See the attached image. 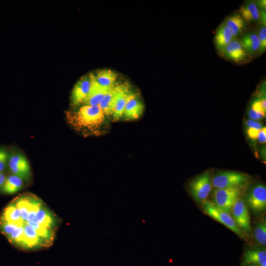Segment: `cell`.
<instances>
[{
	"instance_id": "6da1fadb",
	"label": "cell",
	"mask_w": 266,
	"mask_h": 266,
	"mask_svg": "<svg viewBox=\"0 0 266 266\" xmlns=\"http://www.w3.org/2000/svg\"><path fill=\"white\" fill-rule=\"evenodd\" d=\"M68 123L78 132L95 133L104 124L105 115L99 105H83L66 113Z\"/></svg>"
},
{
	"instance_id": "7a4b0ae2",
	"label": "cell",
	"mask_w": 266,
	"mask_h": 266,
	"mask_svg": "<svg viewBox=\"0 0 266 266\" xmlns=\"http://www.w3.org/2000/svg\"><path fill=\"white\" fill-rule=\"evenodd\" d=\"M237 187L216 189L214 193L213 205L218 209L230 213L236 200L240 198Z\"/></svg>"
},
{
	"instance_id": "3957f363",
	"label": "cell",
	"mask_w": 266,
	"mask_h": 266,
	"mask_svg": "<svg viewBox=\"0 0 266 266\" xmlns=\"http://www.w3.org/2000/svg\"><path fill=\"white\" fill-rule=\"evenodd\" d=\"M212 180L209 171H207L193 179L189 184L190 194L195 200L204 201L211 190Z\"/></svg>"
},
{
	"instance_id": "277c9868",
	"label": "cell",
	"mask_w": 266,
	"mask_h": 266,
	"mask_svg": "<svg viewBox=\"0 0 266 266\" xmlns=\"http://www.w3.org/2000/svg\"><path fill=\"white\" fill-rule=\"evenodd\" d=\"M203 208L208 215L226 226L239 237L243 236L241 230L237 226L230 213L220 210L212 202L208 201L204 202Z\"/></svg>"
},
{
	"instance_id": "5b68a950",
	"label": "cell",
	"mask_w": 266,
	"mask_h": 266,
	"mask_svg": "<svg viewBox=\"0 0 266 266\" xmlns=\"http://www.w3.org/2000/svg\"><path fill=\"white\" fill-rule=\"evenodd\" d=\"M129 88V85L125 82L117 83L107 92L99 104L105 116L112 115L118 98Z\"/></svg>"
},
{
	"instance_id": "8992f818",
	"label": "cell",
	"mask_w": 266,
	"mask_h": 266,
	"mask_svg": "<svg viewBox=\"0 0 266 266\" xmlns=\"http://www.w3.org/2000/svg\"><path fill=\"white\" fill-rule=\"evenodd\" d=\"M247 176L243 173L234 171H224L217 174L212 180V184L216 189L237 187L244 183Z\"/></svg>"
},
{
	"instance_id": "52a82bcc",
	"label": "cell",
	"mask_w": 266,
	"mask_h": 266,
	"mask_svg": "<svg viewBox=\"0 0 266 266\" xmlns=\"http://www.w3.org/2000/svg\"><path fill=\"white\" fill-rule=\"evenodd\" d=\"M8 168L12 174L24 180H28L31 176L30 164L26 157L21 153L14 152L9 155Z\"/></svg>"
},
{
	"instance_id": "ba28073f",
	"label": "cell",
	"mask_w": 266,
	"mask_h": 266,
	"mask_svg": "<svg viewBox=\"0 0 266 266\" xmlns=\"http://www.w3.org/2000/svg\"><path fill=\"white\" fill-rule=\"evenodd\" d=\"M246 201L255 212H260L266 208V188L263 184L253 186L246 196Z\"/></svg>"
},
{
	"instance_id": "9c48e42d",
	"label": "cell",
	"mask_w": 266,
	"mask_h": 266,
	"mask_svg": "<svg viewBox=\"0 0 266 266\" xmlns=\"http://www.w3.org/2000/svg\"><path fill=\"white\" fill-rule=\"evenodd\" d=\"M231 211L233 218L237 226L245 232L251 230V222L247 206L243 200L239 198L234 203Z\"/></svg>"
},
{
	"instance_id": "30bf717a",
	"label": "cell",
	"mask_w": 266,
	"mask_h": 266,
	"mask_svg": "<svg viewBox=\"0 0 266 266\" xmlns=\"http://www.w3.org/2000/svg\"><path fill=\"white\" fill-rule=\"evenodd\" d=\"M91 81L89 74L82 77L75 84L71 92L70 101L73 106H78L88 95L91 88Z\"/></svg>"
},
{
	"instance_id": "8fae6325",
	"label": "cell",
	"mask_w": 266,
	"mask_h": 266,
	"mask_svg": "<svg viewBox=\"0 0 266 266\" xmlns=\"http://www.w3.org/2000/svg\"><path fill=\"white\" fill-rule=\"evenodd\" d=\"M229 60L237 63L247 61L249 55L239 40L233 39L221 52Z\"/></svg>"
},
{
	"instance_id": "7c38bea8",
	"label": "cell",
	"mask_w": 266,
	"mask_h": 266,
	"mask_svg": "<svg viewBox=\"0 0 266 266\" xmlns=\"http://www.w3.org/2000/svg\"><path fill=\"white\" fill-rule=\"evenodd\" d=\"M144 109L142 101L137 94L133 93L125 106L122 118L128 121L137 119L143 113Z\"/></svg>"
},
{
	"instance_id": "4fadbf2b",
	"label": "cell",
	"mask_w": 266,
	"mask_h": 266,
	"mask_svg": "<svg viewBox=\"0 0 266 266\" xmlns=\"http://www.w3.org/2000/svg\"><path fill=\"white\" fill-rule=\"evenodd\" d=\"M91 85L90 91L84 100V105H99L100 101L110 89L100 85L95 80L93 73H89Z\"/></svg>"
},
{
	"instance_id": "5bb4252c",
	"label": "cell",
	"mask_w": 266,
	"mask_h": 266,
	"mask_svg": "<svg viewBox=\"0 0 266 266\" xmlns=\"http://www.w3.org/2000/svg\"><path fill=\"white\" fill-rule=\"evenodd\" d=\"M93 74L96 81L106 88L110 89L117 84V73L111 69H100Z\"/></svg>"
},
{
	"instance_id": "9a60e30c",
	"label": "cell",
	"mask_w": 266,
	"mask_h": 266,
	"mask_svg": "<svg viewBox=\"0 0 266 266\" xmlns=\"http://www.w3.org/2000/svg\"><path fill=\"white\" fill-rule=\"evenodd\" d=\"M233 39L230 30L223 24L216 31L214 42L217 48L222 52Z\"/></svg>"
},
{
	"instance_id": "2e32d148",
	"label": "cell",
	"mask_w": 266,
	"mask_h": 266,
	"mask_svg": "<svg viewBox=\"0 0 266 266\" xmlns=\"http://www.w3.org/2000/svg\"><path fill=\"white\" fill-rule=\"evenodd\" d=\"M239 41L249 56H255L259 53L260 41L258 34L253 33H247Z\"/></svg>"
},
{
	"instance_id": "e0dca14e",
	"label": "cell",
	"mask_w": 266,
	"mask_h": 266,
	"mask_svg": "<svg viewBox=\"0 0 266 266\" xmlns=\"http://www.w3.org/2000/svg\"><path fill=\"white\" fill-rule=\"evenodd\" d=\"M24 185V180L21 177L11 174L6 177L0 188L1 192L6 194H13L20 190Z\"/></svg>"
},
{
	"instance_id": "ac0fdd59",
	"label": "cell",
	"mask_w": 266,
	"mask_h": 266,
	"mask_svg": "<svg viewBox=\"0 0 266 266\" xmlns=\"http://www.w3.org/2000/svg\"><path fill=\"white\" fill-rule=\"evenodd\" d=\"M266 263V252L260 248L248 250L244 254L243 264L245 265H262Z\"/></svg>"
},
{
	"instance_id": "d6986e66",
	"label": "cell",
	"mask_w": 266,
	"mask_h": 266,
	"mask_svg": "<svg viewBox=\"0 0 266 266\" xmlns=\"http://www.w3.org/2000/svg\"><path fill=\"white\" fill-rule=\"evenodd\" d=\"M0 220L21 225L22 221L20 212L13 201L4 209Z\"/></svg>"
},
{
	"instance_id": "ffe728a7",
	"label": "cell",
	"mask_w": 266,
	"mask_h": 266,
	"mask_svg": "<svg viewBox=\"0 0 266 266\" xmlns=\"http://www.w3.org/2000/svg\"><path fill=\"white\" fill-rule=\"evenodd\" d=\"M225 25L231 31L233 38L241 33L246 26L245 21L238 14L228 18Z\"/></svg>"
},
{
	"instance_id": "44dd1931",
	"label": "cell",
	"mask_w": 266,
	"mask_h": 266,
	"mask_svg": "<svg viewBox=\"0 0 266 266\" xmlns=\"http://www.w3.org/2000/svg\"><path fill=\"white\" fill-rule=\"evenodd\" d=\"M133 94V93L130 91V88H129L120 95L117 101L113 113L112 115L113 119L114 121H118L122 118L125 106Z\"/></svg>"
},
{
	"instance_id": "7402d4cb",
	"label": "cell",
	"mask_w": 266,
	"mask_h": 266,
	"mask_svg": "<svg viewBox=\"0 0 266 266\" xmlns=\"http://www.w3.org/2000/svg\"><path fill=\"white\" fill-rule=\"evenodd\" d=\"M241 17L245 21L253 22L260 18V13L257 5L248 2L242 5L240 10Z\"/></svg>"
},
{
	"instance_id": "603a6c76",
	"label": "cell",
	"mask_w": 266,
	"mask_h": 266,
	"mask_svg": "<svg viewBox=\"0 0 266 266\" xmlns=\"http://www.w3.org/2000/svg\"><path fill=\"white\" fill-rule=\"evenodd\" d=\"M266 111L262 106L261 100H255L249 110L248 117L249 119L258 121L265 117Z\"/></svg>"
},
{
	"instance_id": "cb8c5ba5",
	"label": "cell",
	"mask_w": 266,
	"mask_h": 266,
	"mask_svg": "<svg viewBox=\"0 0 266 266\" xmlns=\"http://www.w3.org/2000/svg\"><path fill=\"white\" fill-rule=\"evenodd\" d=\"M248 136L252 140H256L259 131L262 127V124L258 121L248 119L245 123Z\"/></svg>"
},
{
	"instance_id": "d4e9b609",
	"label": "cell",
	"mask_w": 266,
	"mask_h": 266,
	"mask_svg": "<svg viewBox=\"0 0 266 266\" xmlns=\"http://www.w3.org/2000/svg\"><path fill=\"white\" fill-rule=\"evenodd\" d=\"M254 236L259 244H266V221L258 222L254 230Z\"/></svg>"
},
{
	"instance_id": "484cf974",
	"label": "cell",
	"mask_w": 266,
	"mask_h": 266,
	"mask_svg": "<svg viewBox=\"0 0 266 266\" xmlns=\"http://www.w3.org/2000/svg\"><path fill=\"white\" fill-rule=\"evenodd\" d=\"M19 226L17 224L0 220V229L6 236L14 232Z\"/></svg>"
},
{
	"instance_id": "4316f807",
	"label": "cell",
	"mask_w": 266,
	"mask_h": 266,
	"mask_svg": "<svg viewBox=\"0 0 266 266\" xmlns=\"http://www.w3.org/2000/svg\"><path fill=\"white\" fill-rule=\"evenodd\" d=\"M260 41V46L259 51L260 54L263 53L266 49V27L263 25L259 30L258 34Z\"/></svg>"
},
{
	"instance_id": "83f0119b",
	"label": "cell",
	"mask_w": 266,
	"mask_h": 266,
	"mask_svg": "<svg viewBox=\"0 0 266 266\" xmlns=\"http://www.w3.org/2000/svg\"><path fill=\"white\" fill-rule=\"evenodd\" d=\"M9 154L6 150L0 148V172H3L8 166Z\"/></svg>"
},
{
	"instance_id": "f1b7e54d",
	"label": "cell",
	"mask_w": 266,
	"mask_h": 266,
	"mask_svg": "<svg viewBox=\"0 0 266 266\" xmlns=\"http://www.w3.org/2000/svg\"><path fill=\"white\" fill-rule=\"evenodd\" d=\"M257 139L261 143H265L266 142V128L263 127L259 131L257 135Z\"/></svg>"
},
{
	"instance_id": "f546056e",
	"label": "cell",
	"mask_w": 266,
	"mask_h": 266,
	"mask_svg": "<svg viewBox=\"0 0 266 266\" xmlns=\"http://www.w3.org/2000/svg\"><path fill=\"white\" fill-rule=\"evenodd\" d=\"M6 178L5 175L3 172H0V188L4 182Z\"/></svg>"
},
{
	"instance_id": "4dcf8cb0",
	"label": "cell",
	"mask_w": 266,
	"mask_h": 266,
	"mask_svg": "<svg viewBox=\"0 0 266 266\" xmlns=\"http://www.w3.org/2000/svg\"><path fill=\"white\" fill-rule=\"evenodd\" d=\"M260 19L262 20L264 25L266 26V12L264 11H262L260 13Z\"/></svg>"
},
{
	"instance_id": "1f68e13d",
	"label": "cell",
	"mask_w": 266,
	"mask_h": 266,
	"mask_svg": "<svg viewBox=\"0 0 266 266\" xmlns=\"http://www.w3.org/2000/svg\"><path fill=\"white\" fill-rule=\"evenodd\" d=\"M260 6L263 8H266V0H261L260 1Z\"/></svg>"
},
{
	"instance_id": "d6a6232c",
	"label": "cell",
	"mask_w": 266,
	"mask_h": 266,
	"mask_svg": "<svg viewBox=\"0 0 266 266\" xmlns=\"http://www.w3.org/2000/svg\"><path fill=\"white\" fill-rule=\"evenodd\" d=\"M246 266H266V263L262 265H253V264L247 265H246Z\"/></svg>"
}]
</instances>
